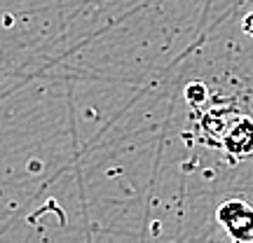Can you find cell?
I'll return each instance as SVG.
<instances>
[{
  "label": "cell",
  "instance_id": "1",
  "mask_svg": "<svg viewBox=\"0 0 253 243\" xmlns=\"http://www.w3.org/2000/svg\"><path fill=\"white\" fill-rule=\"evenodd\" d=\"M218 222L235 243L253 241V206L242 199H227L218 208Z\"/></svg>",
  "mask_w": 253,
  "mask_h": 243
},
{
  "label": "cell",
  "instance_id": "3",
  "mask_svg": "<svg viewBox=\"0 0 253 243\" xmlns=\"http://www.w3.org/2000/svg\"><path fill=\"white\" fill-rule=\"evenodd\" d=\"M185 94H188V101L195 105V103H202V101L207 99V89H204V84H190L188 89H185Z\"/></svg>",
  "mask_w": 253,
  "mask_h": 243
},
{
  "label": "cell",
  "instance_id": "2",
  "mask_svg": "<svg viewBox=\"0 0 253 243\" xmlns=\"http://www.w3.org/2000/svg\"><path fill=\"white\" fill-rule=\"evenodd\" d=\"M220 145L235 157H249L253 154V119L235 117V122L223 129Z\"/></svg>",
  "mask_w": 253,
  "mask_h": 243
},
{
  "label": "cell",
  "instance_id": "4",
  "mask_svg": "<svg viewBox=\"0 0 253 243\" xmlns=\"http://www.w3.org/2000/svg\"><path fill=\"white\" fill-rule=\"evenodd\" d=\"M244 31L246 33H253V14H249V17L244 19Z\"/></svg>",
  "mask_w": 253,
  "mask_h": 243
},
{
  "label": "cell",
  "instance_id": "5",
  "mask_svg": "<svg viewBox=\"0 0 253 243\" xmlns=\"http://www.w3.org/2000/svg\"><path fill=\"white\" fill-rule=\"evenodd\" d=\"M246 243H253V241H246Z\"/></svg>",
  "mask_w": 253,
  "mask_h": 243
}]
</instances>
